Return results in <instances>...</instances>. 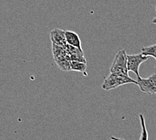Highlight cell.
<instances>
[{
	"instance_id": "cell-10",
	"label": "cell",
	"mask_w": 156,
	"mask_h": 140,
	"mask_svg": "<svg viewBox=\"0 0 156 140\" xmlns=\"http://www.w3.org/2000/svg\"><path fill=\"white\" fill-rule=\"evenodd\" d=\"M141 53L145 56L153 57L155 59L156 62V44L151 46L143 47L141 48ZM155 70H156V63H155Z\"/></svg>"
},
{
	"instance_id": "cell-4",
	"label": "cell",
	"mask_w": 156,
	"mask_h": 140,
	"mask_svg": "<svg viewBox=\"0 0 156 140\" xmlns=\"http://www.w3.org/2000/svg\"><path fill=\"white\" fill-rule=\"evenodd\" d=\"M127 57V68L129 71L134 73L136 77H141L139 74V67L145 61L149 59L148 56H145L142 53L136 55H126Z\"/></svg>"
},
{
	"instance_id": "cell-5",
	"label": "cell",
	"mask_w": 156,
	"mask_h": 140,
	"mask_svg": "<svg viewBox=\"0 0 156 140\" xmlns=\"http://www.w3.org/2000/svg\"><path fill=\"white\" fill-rule=\"evenodd\" d=\"M51 41L52 43L59 47H65L66 46L67 41L66 38V31L60 28H55L51 31Z\"/></svg>"
},
{
	"instance_id": "cell-1",
	"label": "cell",
	"mask_w": 156,
	"mask_h": 140,
	"mask_svg": "<svg viewBox=\"0 0 156 140\" xmlns=\"http://www.w3.org/2000/svg\"><path fill=\"white\" fill-rule=\"evenodd\" d=\"M128 84H137L136 80H133L129 76L117 73H110L104 81L102 85L103 90L110 91L121 86Z\"/></svg>"
},
{
	"instance_id": "cell-9",
	"label": "cell",
	"mask_w": 156,
	"mask_h": 140,
	"mask_svg": "<svg viewBox=\"0 0 156 140\" xmlns=\"http://www.w3.org/2000/svg\"><path fill=\"white\" fill-rule=\"evenodd\" d=\"M87 65L86 63L80 62V61H71V71H76L82 72L85 76H87L86 72Z\"/></svg>"
},
{
	"instance_id": "cell-14",
	"label": "cell",
	"mask_w": 156,
	"mask_h": 140,
	"mask_svg": "<svg viewBox=\"0 0 156 140\" xmlns=\"http://www.w3.org/2000/svg\"><path fill=\"white\" fill-rule=\"evenodd\" d=\"M152 23L156 24V18H155L154 20H152Z\"/></svg>"
},
{
	"instance_id": "cell-11",
	"label": "cell",
	"mask_w": 156,
	"mask_h": 140,
	"mask_svg": "<svg viewBox=\"0 0 156 140\" xmlns=\"http://www.w3.org/2000/svg\"><path fill=\"white\" fill-rule=\"evenodd\" d=\"M139 119H140L141 125V133L139 140H149L148 132L145 125V120L144 115H143L142 114H140V115H139Z\"/></svg>"
},
{
	"instance_id": "cell-8",
	"label": "cell",
	"mask_w": 156,
	"mask_h": 140,
	"mask_svg": "<svg viewBox=\"0 0 156 140\" xmlns=\"http://www.w3.org/2000/svg\"><path fill=\"white\" fill-rule=\"evenodd\" d=\"M52 52H53V59L55 61L59 59H61L68 55L64 47H59L58 45L53 43H52Z\"/></svg>"
},
{
	"instance_id": "cell-3",
	"label": "cell",
	"mask_w": 156,
	"mask_h": 140,
	"mask_svg": "<svg viewBox=\"0 0 156 140\" xmlns=\"http://www.w3.org/2000/svg\"><path fill=\"white\" fill-rule=\"evenodd\" d=\"M136 82V85L142 92L147 94L149 96L156 94V70L147 78H137Z\"/></svg>"
},
{
	"instance_id": "cell-6",
	"label": "cell",
	"mask_w": 156,
	"mask_h": 140,
	"mask_svg": "<svg viewBox=\"0 0 156 140\" xmlns=\"http://www.w3.org/2000/svg\"><path fill=\"white\" fill-rule=\"evenodd\" d=\"M66 38L68 45L79 48L80 50H82V42L79 35L76 32L71 31H66Z\"/></svg>"
},
{
	"instance_id": "cell-7",
	"label": "cell",
	"mask_w": 156,
	"mask_h": 140,
	"mask_svg": "<svg viewBox=\"0 0 156 140\" xmlns=\"http://www.w3.org/2000/svg\"><path fill=\"white\" fill-rule=\"evenodd\" d=\"M55 61L57 63V66L62 71H71V60L69 55L63 58L55 60Z\"/></svg>"
},
{
	"instance_id": "cell-15",
	"label": "cell",
	"mask_w": 156,
	"mask_h": 140,
	"mask_svg": "<svg viewBox=\"0 0 156 140\" xmlns=\"http://www.w3.org/2000/svg\"><path fill=\"white\" fill-rule=\"evenodd\" d=\"M155 11H156V6H155Z\"/></svg>"
},
{
	"instance_id": "cell-13",
	"label": "cell",
	"mask_w": 156,
	"mask_h": 140,
	"mask_svg": "<svg viewBox=\"0 0 156 140\" xmlns=\"http://www.w3.org/2000/svg\"><path fill=\"white\" fill-rule=\"evenodd\" d=\"M110 139H111V140H125V139L115 138V137H111V138H110Z\"/></svg>"
},
{
	"instance_id": "cell-12",
	"label": "cell",
	"mask_w": 156,
	"mask_h": 140,
	"mask_svg": "<svg viewBox=\"0 0 156 140\" xmlns=\"http://www.w3.org/2000/svg\"><path fill=\"white\" fill-rule=\"evenodd\" d=\"M70 60L71 61H80V62H83V63H86V59L85 57H84V53H80L77 54H74V55H69Z\"/></svg>"
},
{
	"instance_id": "cell-2",
	"label": "cell",
	"mask_w": 156,
	"mask_h": 140,
	"mask_svg": "<svg viewBox=\"0 0 156 140\" xmlns=\"http://www.w3.org/2000/svg\"><path fill=\"white\" fill-rule=\"evenodd\" d=\"M126 51L122 49L116 53L112 66L110 67V73L121 74L129 76V70L127 68V57Z\"/></svg>"
}]
</instances>
